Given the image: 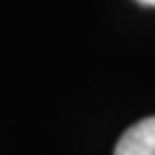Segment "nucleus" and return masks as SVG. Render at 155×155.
Returning a JSON list of instances; mask_svg holds the SVG:
<instances>
[{
	"mask_svg": "<svg viewBox=\"0 0 155 155\" xmlns=\"http://www.w3.org/2000/svg\"><path fill=\"white\" fill-rule=\"evenodd\" d=\"M114 155H155V116L142 119L119 138Z\"/></svg>",
	"mask_w": 155,
	"mask_h": 155,
	"instance_id": "1",
	"label": "nucleus"
},
{
	"mask_svg": "<svg viewBox=\"0 0 155 155\" xmlns=\"http://www.w3.org/2000/svg\"><path fill=\"white\" fill-rule=\"evenodd\" d=\"M140 5H147V7H155V0H138Z\"/></svg>",
	"mask_w": 155,
	"mask_h": 155,
	"instance_id": "2",
	"label": "nucleus"
}]
</instances>
